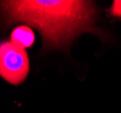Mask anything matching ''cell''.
I'll return each mask as SVG.
<instances>
[{"instance_id":"2","label":"cell","mask_w":121,"mask_h":113,"mask_svg":"<svg viewBox=\"0 0 121 113\" xmlns=\"http://www.w3.org/2000/svg\"><path fill=\"white\" fill-rule=\"evenodd\" d=\"M29 58L24 48L11 42L0 43V76L13 85L25 82L29 73Z\"/></svg>"},{"instance_id":"3","label":"cell","mask_w":121,"mask_h":113,"mask_svg":"<svg viewBox=\"0 0 121 113\" xmlns=\"http://www.w3.org/2000/svg\"><path fill=\"white\" fill-rule=\"evenodd\" d=\"M10 42L22 48L31 47L35 43V33L27 26H19L12 31Z\"/></svg>"},{"instance_id":"4","label":"cell","mask_w":121,"mask_h":113,"mask_svg":"<svg viewBox=\"0 0 121 113\" xmlns=\"http://www.w3.org/2000/svg\"><path fill=\"white\" fill-rule=\"evenodd\" d=\"M110 13L112 16L117 17H121V0L114 1L110 8Z\"/></svg>"},{"instance_id":"1","label":"cell","mask_w":121,"mask_h":113,"mask_svg":"<svg viewBox=\"0 0 121 113\" xmlns=\"http://www.w3.org/2000/svg\"><path fill=\"white\" fill-rule=\"evenodd\" d=\"M0 12L5 25L24 23L36 28L43 39V48L67 49L82 33L103 37L95 26L97 10L86 0H5Z\"/></svg>"}]
</instances>
